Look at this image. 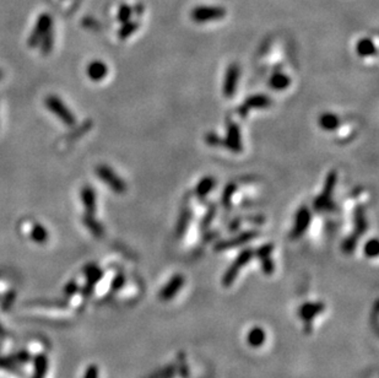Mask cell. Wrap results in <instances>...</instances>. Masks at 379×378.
Returning a JSON list of instances; mask_svg holds the SVG:
<instances>
[{
	"label": "cell",
	"mask_w": 379,
	"mask_h": 378,
	"mask_svg": "<svg viewBox=\"0 0 379 378\" xmlns=\"http://www.w3.org/2000/svg\"><path fill=\"white\" fill-rule=\"evenodd\" d=\"M336 182H338V173L335 171H330L327 174L323 191L313 202V208H314L315 211L326 213V211L335 210L336 205L334 200H333V194H334Z\"/></svg>",
	"instance_id": "cell-1"
},
{
	"label": "cell",
	"mask_w": 379,
	"mask_h": 378,
	"mask_svg": "<svg viewBox=\"0 0 379 378\" xmlns=\"http://www.w3.org/2000/svg\"><path fill=\"white\" fill-rule=\"evenodd\" d=\"M44 105L50 113L57 116L62 123H64L68 127H74L76 124V117L69 110L67 105L62 101L61 97L56 94H49L44 99Z\"/></svg>",
	"instance_id": "cell-2"
},
{
	"label": "cell",
	"mask_w": 379,
	"mask_h": 378,
	"mask_svg": "<svg viewBox=\"0 0 379 378\" xmlns=\"http://www.w3.org/2000/svg\"><path fill=\"white\" fill-rule=\"evenodd\" d=\"M96 173H97L98 178L103 183H106L111 191L115 192V193L123 194L127 192V183H125L124 180L110 167V166L98 165L97 167H96Z\"/></svg>",
	"instance_id": "cell-3"
},
{
	"label": "cell",
	"mask_w": 379,
	"mask_h": 378,
	"mask_svg": "<svg viewBox=\"0 0 379 378\" xmlns=\"http://www.w3.org/2000/svg\"><path fill=\"white\" fill-rule=\"evenodd\" d=\"M53 28V20L52 16L49 14H42L37 19V22L33 27L32 33L28 37V47L30 48H36L37 45H39V42L42 41V38L45 36V33L49 30Z\"/></svg>",
	"instance_id": "cell-4"
},
{
	"label": "cell",
	"mask_w": 379,
	"mask_h": 378,
	"mask_svg": "<svg viewBox=\"0 0 379 378\" xmlns=\"http://www.w3.org/2000/svg\"><path fill=\"white\" fill-rule=\"evenodd\" d=\"M253 256H254V251L250 248L243 249V251L238 254V257L236 258L233 264L231 265L230 268L226 270V273H225L224 279H222V282H224L225 286H229L235 281L236 277L238 276L239 270H241L244 265L250 262V259H252Z\"/></svg>",
	"instance_id": "cell-5"
},
{
	"label": "cell",
	"mask_w": 379,
	"mask_h": 378,
	"mask_svg": "<svg viewBox=\"0 0 379 378\" xmlns=\"http://www.w3.org/2000/svg\"><path fill=\"white\" fill-rule=\"evenodd\" d=\"M310 222H312V213L307 206H301L295 215V223H293V228L290 233L291 239H301L308 230Z\"/></svg>",
	"instance_id": "cell-6"
},
{
	"label": "cell",
	"mask_w": 379,
	"mask_h": 378,
	"mask_svg": "<svg viewBox=\"0 0 379 378\" xmlns=\"http://www.w3.org/2000/svg\"><path fill=\"white\" fill-rule=\"evenodd\" d=\"M222 145L227 148L231 153L239 154L243 150V144H242L241 129L235 122L230 120L227 123V133L225 139H222Z\"/></svg>",
	"instance_id": "cell-7"
},
{
	"label": "cell",
	"mask_w": 379,
	"mask_h": 378,
	"mask_svg": "<svg viewBox=\"0 0 379 378\" xmlns=\"http://www.w3.org/2000/svg\"><path fill=\"white\" fill-rule=\"evenodd\" d=\"M226 15L225 9L219 7H198L192 10V19L198 24L210 22L213 20H220Z\"/></svg>",
	"instance_id": "cell-8"
},
{
	"label": "cell",
	"mask_w": 379,
	"mask_h": 378,
	"mask_svg": "<svg viewBox=\"0 0 379 378\" xmlns=\"http://www.w3.org/2000/svg\"><path fill=\"white\" fill-rule=\"evenodd\" d=\"M239 75H241V69H239V65L237 63L230 64L229 68H227L226 75H225L224 87H222V92H224L225 97H227V99L235 96L236 91H237Z\"/></svg>",
	"instance_id": "cell-9"
},
{
	"label": "cell",
	"mask_w": 379,
	"mask_h": 378,
	"mask_svg": "<svg viewBox=\"0 0 379 378\" xmlns=\"http://www.w3.org/2000/svg\"><path fill=\"white\" fill-rule=\"evenodd\" d=\"M270 106H272V100H270L266 94H253V96L248 97L243 105L239 106L238 113L241 114V116L246 117L248 112L250 110H255V108H267L270 107Z\"/></svg>",
	"instance_id": "cell-10"
},
{
	"label": "cell",
	"mask_w": 379,
	"mask_h": 378,
	"mask_svg": "<svg viewBox=\"0 0 379 378\" xmlns=\"http://www.w3.org/2000/svg\"><path fill=\"white\" fill-rule=\"evenodd\" d=\"M256 236H258V232H256V231L242 232V233H239L238 236L232 237V239L222 241V242L218 243L215 249L218 252H222V251H227V249H231V248L239 247V246H243V245H246V243L249 242V241L254 240Z\"/></svg>",
	"instance_id": "cell-11"
},
{
	"label": "cell",
	"mask_w": 379,
	"mask_h": 378,
	"mask_svg": "<svg viewBox=\"0 0 379 378\" xmlns=\"http://www.w3.org/2000/svg\"><path fill=\"white\" fill-rule=\"evenodd\" d=\"M80 198H81V203L84 205L85 214L87 215H95L97 210V197H96V192L91 185H84L80 192Z\"/></svg>",
	"instance_id": "cell-12"
},
{
	"label": "cell",
	"mask_w": 379,
	"mask_h": 378,
	"mask_svg": "<svg viewBox=\"0 0 379 378\" xmlns=\"http://www.w3.org/2000/svg\"><path fill=\"white\" fill-rule=\"evenodd\" d=\"M367 219H366V211L362 205H357L353 211V233L352 236L360 237L367 230Z\"/></svg>",
	"instance_id": "cell-13"
},
{
	"label": "cell",
	"mask_w": 379,
	"mask_h": 378,
	"mask_svg": "<svg viewBox=\"0 0 379 378\" xmlns=\"http://www.w3.org/2000/svg\"><path fill=\"white\" fill-rule=\"evenodd\" d=\"M86 73L87 76L92 81L98 82L102 81L108 75V67L106 63H103L102 60H93L87 65Z\"/></svg>",
	"instance_id": "cell-14"
},
{
	"label": "cell",
	"mask_w": 379,
	"mask_h": 378,
	"mask_svg": "<svg viewBox=\"0 0 379 378\" xmlns=\"http://www.w3.org/2000/svg\"><path fill=\"white\" fill-rule=\"evenodd\" d=\"M184 284V277L182 275H176L168 281V284L159 292V299L164 301L171 300L182 289Z\"/></svg>",
	"instance_id": "cell-15"
},
{
	"label": "cell",
	"mask_w": 379,
	"mask_h": 378,
	"mask_svg": "<svg viewBox=\"0 0 379 378\" xmlns=\"http://www.w3.org/2000/svg\"><path fill=\"white\" fill-rule=\"evenodd\" d=\"M318 124L323 130L326 131H333L336 130L340 125V118L336 116L335 113L332 112H326V113L320 114L318 118Z\"/></svg>",
	"instance_id": "cell-16"
},
{
	"label": "cell",
	"mask_w": 379,
	"mask_h": 378,
	"mask_svg": "<svg viewBox=\"0 0 379 378\" xmlns=\"http://www.w3.org/2000/svg\"><path fill=\"white\" fill-rule=\"evenodd\" d=\"M216 180L211 176H206L204 178H201L198 182L195 187V196L199 198L200 200H204L207 197V194L215 188Z\"/></svg>",
	"instance_id": "cell-17"
},
{
	"label": "cell",
	"mask_w": 379,
	"mask_h": 378,
	"mask_svg": "<svg viewBox=\"0 0 379 378\" xmlns=\"http://www.w3.org/2000/svg\"><path fill=\"white\" fill-rule=\"evenodd\" d=\"M82 223H84L85 227H86L95 237H97V239H102V237H103L104 228L103 226L101 225V222H98L97 220L95 219V215L85 214L84 217H82Z\"/></svg>",
	"instance_id": "cell-18"
},
{
	"label": "cell",
	"mask_w": 379,
	"mask_h": 378,
	"mask_svg": "<svg viewBox=\"0 0 379 378\" xmlns=\"http://www.w3.org/2000/svg\"><path fill=\"white\" fill-rule=\"evenodd\" d=\"M356 53L357 56L362 57H370V56H375L377 54V48H375V44L373 43V41L370 38H361L360 41L356 43Z\"/></svg>",
	"instance_id": "cell-19"
},
{
	"label": "cell",
	"mask_w": 379,
	"mask_h": 378,
	"mask_svg": "<svg viewBox=\"0 0 379 378\" xmlns=\"http://www.w3.org/2000/svg\"><path fill=\"white\" fill-rule=\"evenodd\" d=\"M290 84H291V79H290V77L287 76L285 73H281V71H276V73H274L269 80L270 87L276 91L286 90V88L290 86Z\"/></svg>",
	"instance_id": "cell-20"
},
{
	"label": "cell",
	"mask_w": 379,
	"mask_h": 378,
	"mask_svg": "<svg viewBox=\"0 0 379 378\" xmlns=\"http://www.w3.org/2000/svg\"><path fill=\"white\" fill-rule=\"evenodd\" d=\"M323 309L324 306L321 303H307V305H304L300 309V317L303 318L307 322H309L310 319H313Z\"/></svg>",
	"instance_id": "cell-21"
},
{
	"label": "cell",
	"mask_w": 379,
	"mask_h": 378,
	"mask_svg": "<svg viewBox=\"0 0 379 378\" xmlns=\"http://www.w3.org/2000/svg\"><path fill=\"white\" fill-rule=\"evenodd\" d=\"M30 237L33 242L42 245V243L47 242L49 233H48L47 228H45L44 226H42L41 223H35V225L32 226V228H31Z\"/></svg>",
	"instance_id": "cell-22"
},
{
	"label": "cell",
	"mask_w": 379,
	"mask_h": 378,
	"mask_svg": "<svg viewBox=\"0 0 379 378\" xmlns=\"http://www.w3.org/2000/svg\"><path fill=\"white\" fill-rule=\"evenodd\" d=\"M190 219H192V214H190V210L188 206H184V209L182 210L181 215H179L178 222H177V236H182V234L185 233L187 231L188 226H189Z\"/></svg>",
	"instance_id": "cell-23"
},
{
	"label": "cell",
	"mask_w": 379,
	"mask_h": 378,
	"mask_svg": "<svg viewBox=\"0 0 379 378\" xmlns=\"http://www.w3.org/2000/svg\"><path fill=\"white\" fill-rule=\"evenodd\" d=\"M265 332L260 328H254L248 334V344L253 348H259L265 342Z\"/></svg>",
	"instance_id": "cell-24"
},
{
	"label": "cell",
	"mask_w": 379,
	"mask_h": 378,
	"mask_svg": "<svg viewBox=\"0 0 379 378\" xmlns=\"http://www.w3.org/2000/svg\"><path fill=\"white\" fill-rule=\"evenodd\" d=\"M237 192V184L236 183H229L224 189L221 194V203L222 205L225 206L226 209H230L231 205H232V199L233 196Z\"/></svg>",
	"instance_id": "cell-25"
},
{
	"label": "cell",
	"mask_w": 379,
	"mask_h": 378,
	"mask_svg": "<svg viewBox=\"0 0 379 378\" xmlns=\"http://www.w3.org/2000/svg\"><path fill=\"white\" fill-rule=\"evenodd\" d=\"M54 36H53V28L52 30L48 31L45 33V36L42 38V41L39 42V47H41V53L42 56H48L53 50V44H54Z\"/></svg>",
	"instance_id": "cell-26"
},
{
	"label": "cell",
	"mask_w": 379,
	"mask_h": 378,
	"mask_svg": "<svg viewBox=\"0 0 379 378\" xmlns=\"http://www.w3.org/2000/svg\"><path fill=\"white\" fill-rule=\"evenodd\" d=\"M138 27H139V24L136 21H130V20H129V21L124 22V24L122 25L121 30H119V32H118L119 38H121V39L128 38V37L132 36V34L135 32L136 30H138Z\"/></svg>",
	"instance_id": "cell-27"
},
{
	"label": "cell",
	"mask_w": 379,
	"mask_h": 378,
	"mask_svg": "<svg viewBox=\"0 0 379 378\" xmlns=\"http://www.w3.org/2000/svg\"><path fill=\"white\" fill-rule=\"evenodd\" d=\"M364 254L368 258H375L378 256V241L375 239L369 240L364 246Z\"/></svg>",
	"instance_id": "cell-28"
},
{
	"label": "cell",
	"mask_w": 379,
	"mask_h": 378,
	"mask_svg": "<svg viewBox=\"0 0 379 378\" xmlns=\"http://www.w3.org/2000/svg\"><path fill=\"white\" fill-rule=\"evenodd\" d=\"M132 14H133V9L130 8L129 5H127V4L121 5V8H119V10H118L119 22L124 24V22L129 21L130 17H132Z\"/></svg>",
	"instance_id": "cell-29"
},
{
	"label": "cell",
	"mask_w": 379,
	"mask_h": 378,
	"mask_svg": "<svg viewBox=\"0 0 379 378\" xmlns=\"http://www.w3.org/2000/svg\"><path fill=\"white\" fill-rule=\"evenodd\" d=\"M357 237L355 236H349L346 240L344 241V245H343V249L345 253H352L353 251H355L356 246H357Z\"/></svg>",
	"instance_id": "cell-30"
},
{
	"label": "cell",
	"mask_w": 379,
	"mask_h": 378,
	"mask_svg": "<svg viewBox=\"0 0 379 378\" xmlns=\"http://www.w3.org/2000/svg\"><path fill=\"white\" fill-rule=\"evenodd\" d=\"M274 249V246L273 243H266V245L261 246L260 248L256 249V251L254 252V254L256 257L259 258V259H261V258H265V257H270V254H272Z\"/></svg>",
	"instance_id": "cell-31"
},
{
	"label": "cell",
	"mask_w": 379,
	"mask_h": 378,
	"mask_svg": "<svg viewBox=\"0 0 379 378\" xmlns=\"http://www.w3.org/2000/svg\"><path fill=\"white\" fill-rule=\"evenodd\" d=\"M215 215H216V206L212 205L211 208H210L209 210L206 211V214H205L203 220H201V226H204V227H207V226L211 223L213 217H215Z\"/></svg>",
	"instance_id": "cell-32"
},
{
	"label": "cell",
	"mask_w": 379,
	"mask_h": 378,
	"mask_svg": "<svg viewBox=\"0 0 379 378\" xmlns=\"http://www.w3.org/2000/svg\"><path fill=\"white\" fill-rule=\"evenodd\" d=\"M205 140H206V143L209 145L211 146H219V145H222V139L220 136L218 135L216 133H213V131H211V133H209L206 135V137H205Z\"/></svg>",
	"instance_id": "cell-33"
},
{
	"label": "cell",
	"mask_w": 379,
	"mask_h": 378,
	"mask_svg": "<svg viewBox=\"0 0 379 378\" xmlns=\"http://www.w3.org/2000/svg\"><path fill=\"white\" fill-rule=\"evenodd\" d=\"M261 266H263V270L264 273L266 274H270L274 271V262L273 259L270 257H265V258H261Z\"/></svg>",
	"instance_id": "cell-34"
},
{
	"label": "cell",
	"mask_w": 379,
	"mask_h": 378,
	"mask_svg": "<svg viewBox=\"0 0 379 378\" xmlns=\"http://www.w3.org/2000/svg\"><path fill=\"white\" fill-rule=\"evenodd\" d=\"M84 378H98V369L96 366H91L88 367L86 371V374H85Z\"/></svg>",
	"instance_id": "cell-35"
},
{
	"label": "cell",
	"mask_w": 379,
	"mask_h": 378,
	"mask_svg": "<svg viewBox=\"0 0 379 378\" xmlns=\"http://www.w3.org/2000/svg\"><path fill=\"white\" fill-rule=\"evenodd\" d=\"M3 77H4V73H3V71H2V70H0V80H2V79H3Z\"/></svg>",
	"instance_id": "cell-36"
}]
</instances>
